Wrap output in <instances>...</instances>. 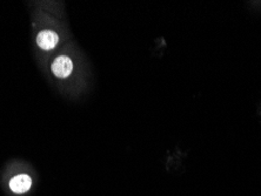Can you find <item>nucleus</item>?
Segmentation results:
<instances>
[{
	"label": "nucleus",
	"mask_w": 261,
	"mask_h": 196,
	"mask_svg": "<svg viewBox=\"0 0 261 196\" xmlns=\"http://www.w3.org/2000/svg\"><path fill=\"white\" fill-rule=\"evenodd\" d=\"M51 70L57 78L66 79L73 72V61L70 57L59 55L53 60Z\"/></svg>",
	"instance_id": "1"
},
{
	"label": "nucleus",
	"mask_w": 261,
	"mask_h": 196,
	"mask_svg": "<svg viewBox=\"0 0 261 196\" xmlns=\"http://www.w3.org/2000/svg\"><path fill=\"white\" fill-rule=\"evenodd\" d=\"M32 186V179L28 174H19L13 176L10 181V189L14 194H24Z\"/></svg>",
	"instance_id": "3"
},
{
	"label": "nucleus",
	"mask_w": 261,
	"mask_h": 196,
	"mask_svg": "<svg viewBox=\"0 0 261 196\" xmlns=\"http://www.w3.org/2000/svg\"><path fill=\"white\" fill-rule=\"evenodd\" d=\"M37 45L44 51H52L59 42V36L52 30H43L38 33L36 38Z\"/></svg>",
	"instance_id": "2"
}]
</instances>
